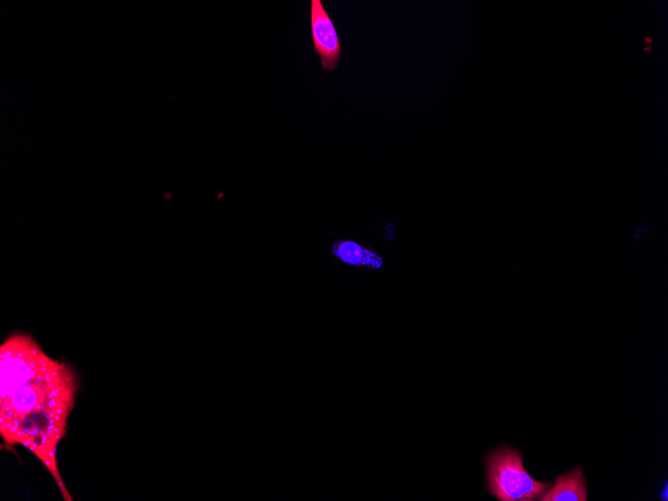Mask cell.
I'll use <instances>...</instances> for the list:
<instances>
[{"instance_id": "6da1fadb", "label": "cell", "mask_w": 668, "mask_h": 501, "mask_svg": "<svg viewBox=\"0 0 668 501\" xmlns=\"http://www.w3.org/2000/svg\"><path fill=\"white\" fill-rule=\"evenodd\" d=\"M0 434L21 445L46 467L65 500H71L57 463V448L78 392L70 366L48 356L27 334L16 333L0 347Z\"/></svg>"}, {"instance_id": "5b68a950", "label": "cell", "mask_w": 668, "mask_h": 501, "mask_svg": "<svg viewBox=\"0 0 668 501\" xmlns=\"http://www.w3.org/2000/svg\"><path fill=\"white\" fill-rule=\"evenodd\" d=\"M583 469L577 467L556 478L555 485L544 492L539 499L542 501H586L587 489Z\"/></svg>"}, {"instance_id": "3957f363", "label": "cell", "mask_w": 668, "mask_h": 501, "mask_svg": "<svg viewBox=\"0 0 668 501\" xmlns=\"http://www.w3.org/2000/svg\"><path fill=\"white\" fill-rule=\"evenodd\" d=\"M310 26L313 47L324 70H334L342 55V46L332 18L321 0H312Z\"/></svg>"}, {"instance_id": "277c9868", "label": "cell", "mask_w": 668, "mask_h": 501, "mask_svg": "<svg viewBox=\"0 0 668 501\" xmlns=\"http://www.w3.org/2000/svg\"><path fill=\"white\" fill-rule=\"evenodd\" d=\"M330 252L336 259L350 266L377 270L384 264L377 252L353 240L335 241Z\"/></svg>"}, {"instance_id": "7a4b0ae2", "label": "cell", "mask_w": 668, "mask_h": 501, "mask_svg": "<svg viewBox=\"0 0 668 501\" xmlns=\"http://www.w3.org/2000/svg\"><path fill=\"white\" fill-rule=\"evenodd\" d=\"M484 462L488 490L500 501L535 500L551 485L533 479L523 466L520 452L510 446L492 450Z\"/></svg>"}]
</instances>
